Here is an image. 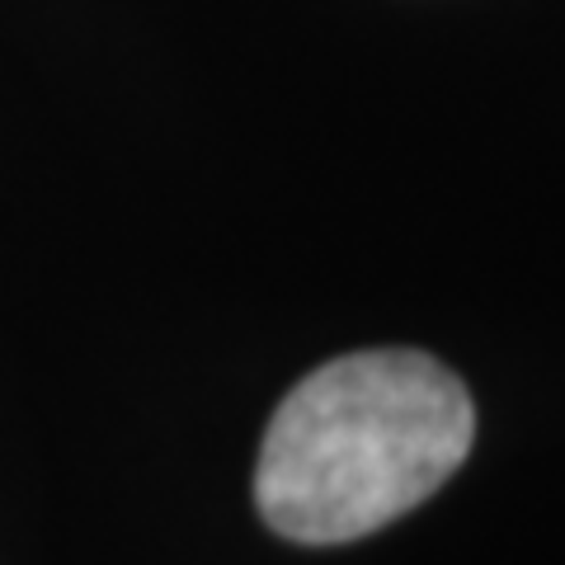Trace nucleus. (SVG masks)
<instances>
[{"instance_id": "obj_1", "label": "nucleus", "mask_w": 565, "mask_h": 565, "mask_svg": "<svg viewBox=\"0 0 565 565\" xmlns=\"http://www.w3.org/2000/svg\"><path fill=\"white\" fill-rule=\"evenodd\" d=\"M476 405L419 349L344 353L292 386L269 419L255 504L302 546L359 542L424 504L467 462Z\"/></svg>"}]
</instances>
